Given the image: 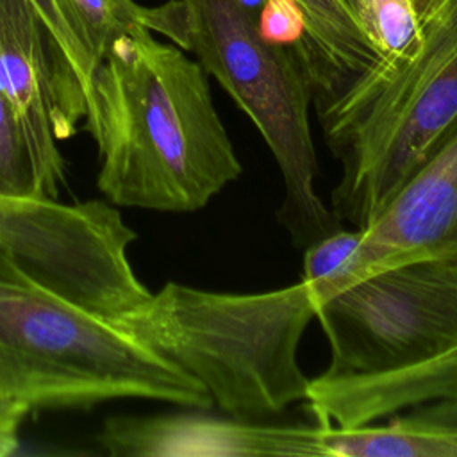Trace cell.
I'll use <instances>...</instances> for the list:
<instances>
[{"label":"cell","mask_w":457,"mask_h":457,"mask_svg":"<svg viewBox=\"0 0 457 457\" xmlns=\"http://www.w3.org/2000/svg\"><path fill=\"white\" fill-rule=\"evenodd\" d=\"M314 316L312 287L300 278L262 293L166 282L111 320L193 375L228 416L268 420L307 400L298 346Z\"/></svg>","instance_id":"cell-3"},{"label":"cell","mask_w":457,"mask_h":457,"mask_svg":"<svg viewBox=\"0 0 457 457\" xmlns=\"http://www.w3.org/2000/svg\"><path fill=\"white\" fill-rule=\"evenodd\" d=\"M0 93L23 136L39 198L59 200L61 141L86 118V95L30 0H0Z\"/></svg>","instance_id":"cell-7"},{"label":"cell","mask_w":457,"mask_h":457,"mask_svg":"<svg viewBox=\"0 0 457 457\" xmlns=\"http://www.w3.org/2000/svg\"><path fill=\"white\" fill-rule=\"evenodd\" d=\"M361 236V228L345 230L343 227H339L330 234L307 245L303 253L302 280L314 286L336 275L357 250Z\"/></svg>","instance_id":"cell-16"},{"label":"cell","mask_w":457,"mask_h":457,"mask_svg":"<svg viewBox=\"0 0 457 457\" xmlns=\"http://www.w3.org/2000/svg\"><path fill=\"white\" fill-rule=\"evenodd\" d=\"M30 409L0 389V457L12 455L20 445V428Z\"/></svg>","instance_id":"cell-19"},{"label":"cell","mask_w":457,"mask_h":457,"mask_svg":"<svg viewBox=\"0 0 457 457\" xmlns=\"http://www.w3.org/2000/svg\"><path fill=\"white\" fill-rule=\"evenodd\" d=\"M343 396L348 412L362 423L430 398L457 396V361L434 357L411 368L350 377Z\"/></svg>","instance_id":"cell-13"},{"label":"cell","mask_w":457,"mask_h":457,"mask_svg":"<svg viewBox=\"0 0 457 457\" xmlns=\"http://www.w3.org/2000/svg\"><path fill=\"white\" fill-rule=\"evenodd\" d=\"M180 48L191 52L270 146L284 180L278 220L296 246L341 227L316 193V152L309 125L307 75L291 48L266 41L257 16L239 0H179Z\"/></svg>","instance_id":"cell-5"},{"label":"cell","mask_w":457,"mask_h":457,"mask_svg":"<svg viewBox=\"0 0 457 457\" xmlns=\"http://www.w3.org/2000/svg\"><path fill=\"white\" fill-rule=\"evenodd\" d=\"M0 196L39 198L32 162L14 114L0 93Z\"/></svg>","instance_id":"cell-15"},{"label":"cell","mask_w":457,"mask_h":457,"mask_svg":"<svg viewBox=\"0 0 457 457\" xmlns=\"http://www.w3.org/2000/svg\"><path fill=\"white\" fill-rule=\"evenodd\" d=\"M341 164L332 212L368 227L457 116V0H434L412 57L377 62L316 107Z\"/></svg>","instance_id":"cell-4"},{"label":"cell","mask_w":457,"mask_h":457,"mask_svg":"<svg viewBox=\"0 0 457 457\" xmlns=\"http://www.w3.org/2000/svg\"><path fill=\"white\" fill-rule=\"evenodd\" d=\"M84 129L98 148L96 186L112 205L193 212L241 175L205 70L143 27L105 54Z\"/></svg>","instance_id":"cell-1"},{"label":"cell","mask_w":457,"mask_h":457,"mask_svg":"<svg viewBox=\"0 0 457 457\" xmlns=\"http://www.w3.org/2000/svg\"><path fill=\"white\" fill-rule=\"evenodd\" d=\"M95 73L112 43L136 27L148 29L180 46L184 21L179 0L145 7L134 0H57Z\"/></svg>","instance_id":"cell-12"},{"label":"cell","mask_w":457,"mask_h":457,"mask_svg":"<svg viewBox=\"0 0 457 457\" xmlns=\"http://www.w3.org/2000/svg\"><path fill=\"white\" fill-rule=\"evenodd\" d=\"M328 341L323 375H378L457 345V259H423L373 273L316 305Z\"/></svg>","instance_id":"cell-6"},{"label":"cell","mask_w":457,"mask_h":457,"mask_svg":"<svg viewBox=\"0 0 457 457\" xmlns=\"http://www.w3.org/2000/svg\"><path fill=\"white\" fill-rule=\"evenodd\" d=\"M357 16L377 48L378 62L412 57L421 43V20L412 0H352Z\"/></svg>","instance_id":"cell-14"},{"label":"cell","mask_w":457,"mask_h":457,"mask_svg":"<svg viewBox=\"0 0 457 457\" xmlns=\"http://www.w3.org/2000/svg\"><path fill=\"white\" fill-rule=\"evenodd\" d=\"M303 18V37L293 48L312 93L325 105L371 70L380 55L352 0H293Z\"/></svg>","instance_id":"cell-10"},{"label":"cell","mask_w":457,"mask_h":457,"mask_svg":"<svg viewBox=\"0 0 457 457\" xmlns=\"http://www.w3.org/2000/svg\"><path fill=\"white\" fill-rule=\"evenodd\" d=\"M98 443L114 457H325L323 425H278L202 412L112 416Z\"/></svg>","instance_id":"cell-9"},{"label":"cell","mask_w":457,"mask_h":457,"mask_svg":"<svg viewBox=\"0 0 457 457\" xmlns=\"http://www.w3.org/2000/svg\"><path fill=\"white\" fill-rule=\"evenodd\" d=\"M0 389L36 409L145 398L211 409L207 389L111 318L32 275L0 245Z\"/></svg>","instance_id":"cell-2"},{"label":"cell","mask_w":457,"mask_h":457,"mask_svg":"<svg viewBox=\"0 0 457 457\" xmlns=\"http://www.w3.org/2000/svg\"><path fill=\"white\" fill-rule=\"evenodd\" d=\"M36 7V11L39 12V16L43 18L45 25L48 27L50 34L54 36L55 43L59 45L70 70L73 71L79 86L82 87L86 98L91 87V80L95 77V70L89 64L70 21L66 20L61 5L57 0H30Z\"/></svg>","instance_id":"cell-17"},{"label":"cell","mask_w":457,"mask_h":457,"mask_svg":"<svg viewBox=\"0 0 457 457\" xmlns=\"http://www.w3.org/2000/svg\"><path fill=\"white\" fill-rule=\"evenodd\" d=\"M320 423L325 457H457V396L412 403L382 423Z\"/></svg>","instance_id":"cell-11"},{"label":"cell","mask_w":457,"mask_h":457,"mask_svg":"<svg viewBox=\"0 0 457 457\" xmlns=\"http://www.w3.org/2000/svg\"><path fill=\"white\" fill-rule=\"evenodd\" d=\"M261 36L286 48H296L303 37V18L293 0H266L257 12Z\"/></svg>","instance_id":"cell-18"},{"label":"cell","mask_w":457,"mask_h":457,"mask_svg":"<svg viewBox=\"0 0 457 457\" xmlns=\"http://www.w3.org/2000/svg\"><path fill=\"white\" fill-rule=\"evenodd\" d=\"M432 2H434V0H412V5H414V9H416V14L420 16V20L427 14V11H428V7L432 5Z\"/></svg>","instance_id":"cell-20"},{"label":"cell","mask_w":457,"mask_h":457,"mask_svg":"<svg viewBox=\"0 0 457 457\" xmlns=\"http://www.w3.org/2000/svg\"><path fill=\"white\" fill-rule=\"evenodd\" d=\"M361 230V243L345 266L328 280L311 284L316 305L398 264L457 259V116L380 214Z\"/></svg>","instance_id":"cell-8"}]
</instances>
